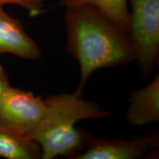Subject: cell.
<instances>
[{
    "instance_id": "6da1fadb",
    "label": "cell",
    "mask_w": 159,
    "mask_h": 159,
    "mask_svg": "<svg viewBox=\"0 0 159 159\" xmlns=\"http://www.w3.org/2000/svg\"><path fill=\"white\" fill-rule=\"evenodd\" d=\"M66 49L78 61L80 82L75 94L80 96L96 70L127 64L134 61L129 35L96 7L65 6Z\"/></svg>"
},
{
    "instance_id": "7a4b0ae2",
    "label": "cell",
    "mask_w": 159,
    "mask_h": 159,
    "mask_svg": "<svg viewBox=\"0 0 159 159\" xmlns=\"http://www.w3.org/2000/svg\"><path fill=\"white\" fill-rule=\"evenodd\" d=\"M45 111L30 139L39 145L41 158L74 156L85 144V135L75 128L77 122L108 116L97 103L75 94L52 95L45 99Z\"/></svg>"
},
{
    "instance_id": "3957f363",
    "label": "cell",
    "mask_w": 159,
    "mask_h": 159,
    "mask_svg": "<svg viewBox=\"0 0 159 159\" xmlns=\"http://www.w3.org/2000/svg\"><path fill=\"white\" fill-rule=\"evenodd\" d=\"M129 38L134 60L144 75L152 72L159 57V0H130Z\"/></svg>"
},
{
    "instance_id": "277c9868",
    "label": "cell",
    "mask_w": 159,
    "mask_h": 159,
    "mask_svg": "<svg viewBox=\"0 0 159 159\" xmlns=\"http://www.w3.org/2000/svg\"><path fill=\"white\" fill-rule=\"evenodd\" d=\"M45 99L10 87L0 99V122L24 136H30L45 111Z\"/></svg>"
},
{
    "instance_id": "5b68a950",
    "label": "cell",
    "mask_w": 159,
    "mask_h": 159,
    "mask_svg": "<svg viewBox=\"0 0 159 159\" xmlns=\"http://www.w3.org/2000/svg\"><path fill=\"white\" fill-rule=\"evenodd\" d=\"M86 151L76 154L75 159H134L142 156L158 144L157 136L134 140H110L85 135Z\"/></svg>"
},
{
    "instance_id": "8992f818",
    "label": "cell",
    "mask_w": 159,
    "mask_h": 159,
    "mask_svg": "<svg viewBox=\"0 0 159 159\" xmlns=\"http://www.w3.org/2000/svg\"><path fill=\"white\" fill-rule=\"evenodd\" d=\"M11 54L25 60H37L41 52L38 43L19 20L0 6V55Z\"/></svg>"
},
{
    "instance_id": "52a82bcc",
    "label": "cell",
    "mask_w": 159,
    "mask_h": 159,
    "mask_svg": "<svg viewBox=\"0 0 159 159\" xmlns=\"http://www.w3.org/2000/svg\"><path fill=\"white\" fill-rule=\"evenodd\" d=\"M127 120L134 126L159 121V75L146 86L134 91L129 98Z\"/></svg>"
},
{
    "instance_id": "ba28073f",
    "label": "cell",
    "mask_w": 159,
    "mask_h": 159,
    "mask_svg": "<svg viewBox=\"0 0 159 159\" xmlns=\"http://www.w3.org/2000/svg\"><path fill=\"white\" fill-rule=\"evenodd\" d=\"M0 157L7 159L41 158V150L35 141L20 135L0 122Z\"/></svg>"
},
{
    "instance_id": "9c48e42d",
    "label": "cell",
    "mask_w": 159,
    "mask_h": 159,
    "mask_svg": "<svg viewBox=\"0 0 159 159\" xmlns=\"http://www.w3.org/2000/svg\"><path fill=\"white\" fill-rule=\"evenodd\" d=\"M63 6L90 5L96 7L125 34L129 35V11L127 0H62Z\"/></svg>"
},
{
    "instance_id": "30bf717a",
    "label": "cell",
    "mask_w": 159,
    "mask_h": 159,
    "mask_svg": "<svg viewBox=\"0 0 159 159\" xmlns=\"http://www.w3.org/2000/svg\"><path fill=\"white\" fill-rule=\"evenodd\" d=\"M47 0H0V6L15 5L28 11L30 16H38L44 11Z\"/></svg>"
},
{
    "instance_id": "8fae6325",
    "label": "cell",
    "mask_w": 159,
    "mask_h": 159,
    "mask_svg": "<svg viewBox=\"0 0 159 159\" xmlns=\"http://www.w3.org/2000/svg\"><path fill=\"white\" fill-rule=\"evenodd\" d=\"M10 87L11 84H10L8 77L6 74L4 67L0 65V99Z\"/></svg>"
}]
</instances>
